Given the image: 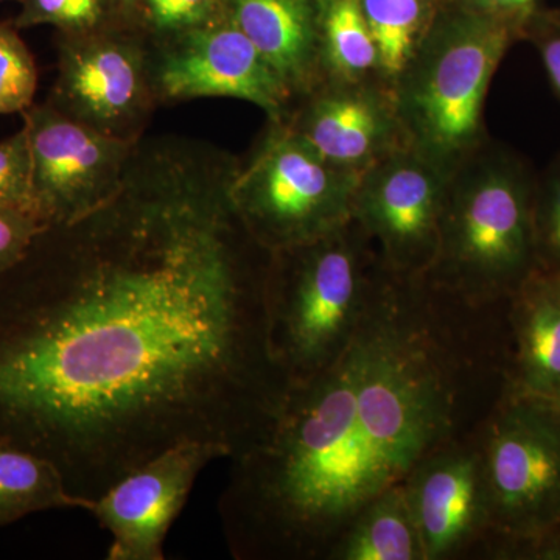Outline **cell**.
I'll return each mask as SVG.
<instances>
[{
    "instance_id": "cell-1",
    "label": "cell",
    "mask_w": 560,
    "mask_h": 560,
    "mask_svg": "<svg viewBox=\"0 0 560 560\" xmlns=\"http://www.w3.org/2000/svg\"><path fill=\"white\" fill-rule=\"evenodd\" d=\"M238 164L143 136L113 200L0 275V442L50 460L79 499L180 442L234 458L278 410L270 253L232 208Z\"/></svg>"
},
{
    "instance_id": "cell-10",
    "label": "cell",
    "mask_w": 560,
    "mask_h": 560,
    "mask_svg": "<svg viewBox=\"0 0 560 560\" xmlns=\"http://www.w3.org/2000/svg\"><path fill=\"white\" fill-rule=\"evenodd\" d=\"M452 175L407 143L361 173L353 221L378 243L389 270L415 276L433 267Z\"/></svg>"
},
{
    "instance_id": "cell-8",
    "label": "cell",
    "mask_w": 560,
    "mask_h": 560,
    "mask_svg": "<svg viewBox=\"0 0 560 560\" xmlns=\"http://www.w3.org/2000/svg\"><path fill=\"white\" fill-rule=\"evenodd\" d=\"M488 526L539 539L560 525V419L540 397L521 394L500 412L485 453Z\"/></svg>"
},
{
    "instance_id": "cell-23",
    "label": "cell",
    "mask_w": 560,
    "mask_h": 560,
    "mask_svg": "<svg viewBox=\"0 0 560 560\" xmlns=\"http://www.w3.org/2000/svg\"><path fill=\"white\" fill-rule=\"evenodd\" d=\"M38 90L35 58L14 24L0 22V116L31 108Z\"/></svg>"
},
{
    "instance_id": "cell-27",
    "label": "cell",
    "mask_w": 560,
    "mask_h": 560,
    "mask_svg": "<svg viewBox=\"0 0 560 560\" xmlns=\"http://www.w3.org/2000/svg\"><path fill=\"white\" fill-rule=\"evenodd\" d=\"M539 47L545 70L560 97V32L544 36Z\"/></svg>"
},
{
    "instance_id": "cell-20",
    "label": "cell",
    "mask_w": 560,
    "mask_h": 560,
    "mask_svg": "<svg viewBox=\"0 0 560 560\" xmlns=\"http://www.w3.org/2000/svg\"><path fill=\"white\" fill-rule=\"evenodd\" d=\"M320 65L334 81H361L378 70L374 36L359 0H320Z\"/></svg>"
},
{
    "instance_id": "cell-26",
    "label": "cell",
    "mask_w": 560,
    "mask_h": 560,
    "mask_svg": "<svg viewBox=\"0 0 560 560\" xmlns=\"http://www.w3.org/2000/svg\"><path fill=\"white\" fill-rule=\"evenodd\" d=\"M47 226L49 224L32 210L0 206V275L27 254Z\"/></svg>"
},
{
    "instance_id": "cell-22",
    "label": "cell",
    "mask_w": 560,
    "mask_h": 560,
    "mask_svg": "<svg viewBox=\"0 0 560 560\" xmlns=\"http://www.w3.org/2000/svg\"><path fill=\"white\" fill-rule=\"evenodd\" d=\"M224 11V0H140L135 27L149 44L195 31Z\"/></svg>"
},
{
    "instance_id": "cell-5",
    "label": "cell",
    "mask_w": 560,
    "mask_h": 560,
    "mask_svg": "<svg viewBox=\"0 0 560 560\" xmlns=\"http://www.w3.org/2000/svg\"><path fill=\"white\" fill-rule=\"evenodd\" d=\"M533 209L528 186L514 165L470 156L448 184L430 271L469 301L521 289L536 259Z\"/></svg>"
},
{
    "instance_id": "cell-4",
    "label": "cell",
    "mask_w": 560,
    "mask_h": 560,
    "mask_svg": "<svg viewBox=\"0 0 560 560\" xmlns=\"http://www.w3.org/2000/svg\"><path fill=\"white\" fill-rule=\"evenodd\" d=\"M352 223L318 241L270 253L265 275L268 350L289 383L311 378L340 359L377 296L350 237Z\"/></svg>"
},
{
    "instance_id": "cell-11",
    "label": "cell",
    "mask_w": 560,
    "mask_h": 560,
    "mask_svg": "<svg viewBox=\"0 0 560 560\" xmlns=\"http://www.w3.org/2000/svg\"><path fill=\"white\" fill-rule=\"evenodd\" d=\"M150 69L160 103L238 98L259 106L270 120H283L294 102L226 10L195 31L150 44Z\"/></svg>"
},
{
    "instance_id": "cell-9",
    "label": "cell",
    "mask_w": 560,
    "mask_h": 560,
    "mask_svg": "<svg viewBox=\"0 0 560 560\" xmlns=\"http://www.w3.org/2000/svg\"><path fill=\"white\" fill-rule=\"evenodd\" d=\"M32 154L33 200L47 224L72 223L119 194L139 142L92 130L49 102L21 114Z\"/></svg>"
},
{
    "instance_id": "cell-28",
    "label": "cell",
    "mask_w": 560,
    "mask_h": 560,
    "mask_svg": "<svg viewBox=\"0 0 560 560\" xmlns=\"http://www.w3.org/2000/svg\"><path fill=\"white\" fill-rule=\"evenodd\" d=\"M456 2L467 9L486 11V13L508 14L525 9L536 0H456Z\"/></svg>"
},
{
    "instance_id": "cell-3",
    "label": "cell",
    "mask_w": 560,
    "mask_h": 560,
    "mask_svg": "<svg viewBox=\"0 0 560 560\" xmlns=\"http://www.w3.org/2000/svg\"><path fill=\"white\" fill-rule=\"evenodd\" d=\"M512 40L506 14L458 9L434 18L393 83L405 142L455 172L481 139L482 108Z\"/></svg>"
},
{
    "instance_id": "cell-14",
    "label": "cell",
    "mask_w": 560,
    "mask_h": 560,
    "mask_svg": "<svg viewBox=\"0 0 560 560\" xmlns=\"http://www.w3.org/2000/svg\"><path fill=\"white\" fill-rule=\"evenodd\" d=\"M423 560L448 558L488 526L481 453L434 452L407 481Z\"/></svg>"
},
{
    "instance_id": "cell-30",
    "label": "cell",
    "mask_w": 560,
    "mask_h": 560,
    "mask_svg": "<svg viewBox=\"0 0 560 560\" xmlns=\"http://www.w3.org/2000/svg\"><path fill=\"white\" fill-rule=\"evenodd\" d=\"M545 400L551 405L552 410H555L556 415H558L560 419V389L558 393L552 394V396L547 397Z\"/></svg>"
},
{
    "instance_id": "cell-2",
    "label": "cell",
    "mask_w": 560,
    "mask_h": 560,
    "mask_svg": "<svg viewBox=\"0 0 560 560\" xmlns=\"http://www.w3.org/2000/svg\"><path fill=\"white\" fill-rule=\"evenodd\" d=\"M452 422L436 341L381 291L340 359L289 383L260 440L231 458L219 514L232 556L329 558L372 500L440 451Z\"/></svg>"
},
{
    "instance_id": "cell-31",
    "label": "cell",
    "mask_w": 560,
    "mask_h": 560,
    "mask_svg": "<svg viewBox=\"0 0 560 560\" xmlns=\"http://www.w3.org/2000/svg\"><path fill=\"white\" fill-rule=\"evenodd\" d=\"M552 276H555L556 280H558L560 285V271L559 272H551Z\"/></svg>"
},
{
    "instance_id": "cell-16",
    "label": "cell",
    "mask_w": 560,
    "mask_h": 560,
    "mask_svg": "<svg viewBox=\"0 0 560 560\" xmlns=\"http://www.w3.org/2000/svg\"><path fill=\"white\" fill-rule=\"evenodd\" d=\"M515 334L522 393L547 399L560 389V285L530 275L518 289Z\"/></svg>"
},
{
    "instance_id": "cell-19",
    "label": "cell",
    "mask_w": 560,
    "mask_h": 560,
    "mask_svg": "<svg viewBox=\"0 0 560 560\" xmlns=\"http://www.w3.org/2000/svg\"><path fill=\"white\" fill-rule=\"evenodd\" d=\"M374 36L378 72L390 84L399 79L436 18V0H359Z\"/></svg>"
},
{
    "instance_id": "cell-29",
    "label": "cell",
    "mask_w": 560,
    "mask_h": 560,
    "mask_svg": "<svg viewBox=\"0 0 560 560\" xmlns=\"http://www.w3.org/2000/svg\"><path fill=\"white\" fill-rule=\"evenodd\" d=\"M116 11L117 20L125 24L135 25L136 13H138L140 0H110Z\"/></svg>"
},
{
    "instance_id": "cell-32",
    "label": "cell",
    "mask_w": 560,
    "mask_h": 560,
    "mask_svg": "<svg viewBox=\"0 0 560 560\" xmlns=\"http://www.w3.org/2000/svg\"><path fill=\"white\" fill-rule=\"evenodd\" d=\"M0 2H5V0H0Z\"/></svg>"
},
{
    "instance_id": "cell-15",
    "label": "cell",
    "mask_w": 560,
    "mask_h": 560,
    "mask_svg": "<svg viewBox=\"0 0 560 560\" xmlns=\"http://www.w3.org/2000/svg\"><path fill=\"white\" fill-rule=\"evenodd\" d=\"M224 10L294 101L323 83L320 0H224Z\"/></svg>"
},
{
    "instance_id": "cell-21",
    "label": "cell",
    "mask_w": 560,
    "mask_h": 560,
    "mask_svg": "<svg viewBox=\"0 0 560 560\" xmlns=\"http://www.w3.org/2000/svg\"><path fill=\"white\" fill-rule=\"evenodd\" d=\"M117 20L110 0H22L14 27L50 25L58 35H84L106 27Z\"/></svg>"
},
{
    "instance_id": "cell-17",
    "label": "cell",
    "mask_w": 560,
    "mask_h": 560,
    "mask_svg": "<svg viewBox=\"0 0 560 560\" xmlns=\"http://www.w3.org/2000/svg\"><path fill=\"white\" fill-rule=\"evenodd\" d=\"M329 559H423L418 525L405 482L372 500L353 518L340 540L331 548Z\"/></svg>"
},
{
    "instance_id": "cell-13",
    "label": "cell",
    "mask_w": 560,
    "mask_h": 560,
    "mask_svg": "<svg viewBox=\"0 0 560 560\" xmlns=\"http://www.w3.org/2000/svg\"><path fill=\"white\" fill-rule=\"evenodd\" d=\"M304 97L305 105L285 120L338 167L363 173L407 143L390 92L330 80Z\"/></svg>"
},
{
    "instance_id": "cell-24",
    "label": "cell",
    "mask_w": 560,
    "mask_h": 560,
    "mask_svg": "<svg viewBox=\"0 0 560 560\" xmlns=\"http://www.w3.org/2000/svg\"><path fill=\"white\" fill-rule=\"evenodd\" d=\"M0 206L38 213L33 200L31 145L24 127L0 142Z\"/></svg>"
},
{
    "instance_id": "cell-7",
    "label": "cell",
    "mask_w": 560,
    "mask_h": 560,
    "mask_svg": "<svg viewBox=\"0 0 560 560\" xmlns=\"http://www.w3.org/2000/svg\"><path fill=\"white\" fill-rule=\"evenodd\" d=\"M57 49V79L47 102L102 135L139 142L160 105L143 33L113 22L84 35H58Z\"/></svg>"
},
{
    "instance_id": "cell-12",
    "label": "cell",
    "mask_w": 560,
    "mask_h": 560,
    "mask_svg": "<svg viewBox=\"0 0 560 560\" xmlns=\"http://www.w3.org/2000/svg\"><path fill=\"white\" fill-rule=\"evenodd\" d=\"M231 458L224 445L186 441L128 471L90 511L113 541L109 560H164V544L195 482L212 460Z\"/></svg>"
},
{
    "instance_id": "cell-6",
    "label": "cell",
    "mask_w": 560,
    "mask_h": 560,
    "mask_svg": "<svg viewBox=\"0 0 560 560\" xmlns=\"http://www.w3.org/2000/svg\"><path fill=\"white\" fill-rule=\"evenodd\" d=\"M360 178L324 160L285 119L271 120L256 153L235 171L231 205L249 237L272 253L352 223Z\"/></svg>"
},
{
    "instance_id": "cell-25",
    "label": "cell",
    "mask_w": 560,
    "mask_h": 560,
    "mask_svg": "<svg viewBox=\"0 0 560 560\" xmlns=\"http://www.w3.org/2000/svg\"><path fill=\"white\" fill-rule=\"evenodd\" d=\"M536 257L550 272L560 271V168L545 186L533 209Z\"/></svg>"
},
{
    "instance_id": "cell-18",
    "label": "cell",
    "mask_w": 560,
    "mask_h": 560,
    "mask_svg": "<svg viewBox=\"0 0 560 560\" xmlns=\"http://www.w3.org/2000/svg\"><path fill=\"white\" fill-rule=\"evenodd\" d=\"M92 503L69 492L50 460L0 442V528L36 512L90 511Z\"/></svg>"
}]
</instances>
